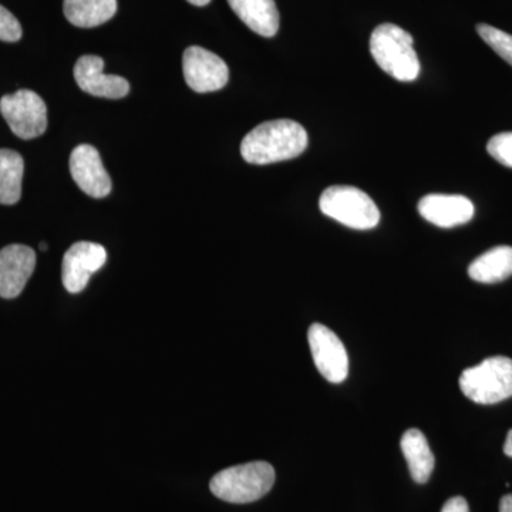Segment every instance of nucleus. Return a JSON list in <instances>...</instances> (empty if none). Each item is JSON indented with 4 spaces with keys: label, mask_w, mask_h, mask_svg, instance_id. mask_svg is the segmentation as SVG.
Returning a JSON list of instances; mask_svg holds the SVG:
<instances>
[{
    "label": "nucleus",
    "mask_w": 512,
    "mask_h": 512,
    "mask_svg": "<svg viewBox=\"0 0 512 512\" xmlns=\"http://www.w3.org/2000/svg\"><path fill=\"white\" fill-rule=\"evenodd\" d=\"M424 220L440 228H453L473 220L474 205L463 195L431 194L419 202Z\"/></svg>",
    "instance_id": "13"
},
{
    "label": "nucleus",
    "mask_w": 512,
    "mask_h": 512,
    "mask_svg": "<svg viewBox=\"0 0 512 512\" xmlns=\"http://www.w3.org/2000/svg\"><path fill=\"white\" fill-rule=\"evenodd\" d=\"M441 512H470L467 501L463 497L450 498L441 508Z\"/></svg>",
    "instance_id": "22"
},
{
    "label": "nucleus",
    "mask_w": 512,
    "mask_h": 512,
    "mask_svg": "<svg viewBox=\"0 0 512 512\" xmlns=\"http://www.w3.org/2000/svg\"><path fill=\"white\" fill-rule=\"evenodd\" d=\"M308 141V133L296 121H266L245 136L241 154L249 164H274L301 156Z\"/></svg>",
    "instance_id": "1"
},
{
    "label": "nucleus",
    "mask_w": 512,
    "mask_h": 512,
    "mask_svg": "<svg viewBox=\"0 0 512 512\" xmlns=\"http://www.w3.org/2000/svg\"><path fill=\"white\" fill-rule=\"evenodd\" d=\"M487 150L498 163L512 168V133H500L491 138Z\"/></svg>",
    "instance_id": "20"
},
{
    "label": "nucleus",
    "mask_w": 512,
    "mask_h": 512,
    "mask_svg": "<svg viewBox=\"0 0 512 512\" xmlns=\"http://www.w3.org/2000/svg\"><path fill=\"white\" fill-rule=\"evenodd\" d=\"M370 53L380 69L399 82H414L420 74V60L413 36L392 23H383L370 36Z\"/></svg>",
    "instance_id": "2"
},
{
    "label": "nucleus",
    "mask_w": 512,
    "mask_h": 512,
    "mask_svg": "<svg viewBox=\"0 0 512 512\" xmlns=\"http://www.w3.org/2000/svg\"><path fill=\"white\" fill-rule=\"evenodd\" d=\"M36 254L26 245H9L0 251V298H18L33 275Z\"/></svg>",
    "instance_id": "12"
},
{
    "label": "nucleus",
    "mask_w": 512,
    "mask_h": 512,
    "mask_svg": "<svg viewBox=\"0 0 512 512\" xmlns=\"http://www.w3.org/2000/svg\"><path fill=\"white\" fill-rule=\"evenodd\" d=\"M104 60L99 56L86 55L74 66V79L84 93L103 99H123L130 93V84L120 76L104 74Z\"/></svg>",
    "instance_id": "11"
},
{
    "label": "nucleus",
    "mask_w": 512,
    "mask_h": 512,
    "mask_svg": "<svg viewBox=\"0 0 512 512\" xmlns=\"http://www.w3.org/2000/svg\"><path fill=\"white\" fill-rule=\"evenodd\" d=\"M320 211L353 229H372L380 221V211L375 201L356 187L335 185L323 191L319 201Z\"/></svg>",
    "instance_id": "5"
},
{
    "label": "nucleus",
    "mask_w": 512,
    "mask_h": 512,
    "mask_svg": "<svg viewBox=\"0 0 512 512\" xmlns=\"http://www.w3.org/2000/svg\"><path fill=\"white\" fill-rule=\"evenodd\" d=\"M22 37V26L19 20L0 5V40L2 42L15 43Z\"/></svg>",
    "instance_id": "21"
},
{
    "label": "nucleus",
    "mask_w": 512,
    "mask_h": 512,
    "mask_svg": "<svg viewBox=\"0 0 512 512\" xmlns=\"http://www.w3.org/2000/svg\"><path fill=\"white\" fill-rule=\"evenodd\" d=\"M25 161L16 151L0 148V204L13 205L22 197Z\"/></svg>",
    "instance_id": "18"
},
{
    "label": "nucleus",
    "mask_w": 512,
    "mask_h": 512,
    "mask_svg": "<svg viewBox=\"0 0 512 512\" xmlns=\"http://www.w3.org/2000/svg\"><path fill=\"white\" fill-rule=\"evenodd\" d=\"M187 2H190L191 5L194 6H207L208 3L211 2V0H187Z\"/></svg>",
    "instance_id": "25"
},
{
    "label": "nucleus",
    "mask_w": 512,
    "mask_h": 512,
    "mask_svg": "<svg viewBox=\"0 0 512 512\" xmlns=\"http://www.w3.org/2000/svg\"><path fill=\"white\" fill-rule=\"evenodd\" d=\"M64 16L77 28H96L117 12V0H64Z\"/></svg>",
    "instance_id": "16"
},
{
    "label": "nucleus",
    "mask_w": 512,
    "mask_h": 512,
    "mask_svg": "<svg viewBox=\"0 0 512 512\" xmlns=\"http://www.w3.org/2000/svg\"><path fill=\"white\" fill-rule=\"evenodd\" d=\"M313 362L320 375L330 383L345 382L349 375V357L345 345L333 330L313 323L308 332Z\"/></svg>",
    "instance_id": "7"
},
{
    "label": "nucleus",
    "mask_w": 512,
    "mask_h": 512,
    "mask_svg": "<svg viewBox=\"0 0 512 512\" xmlns=\"http://www.w3.org/2000/svg\"><path fill=\"white\" fill-rule=\"evenodd\" d=\"M500 512H512V494L504 495L501 498Z\"/></svg>",
    "instance_id": "23"
},
{
    "label": "nucleus",
    "mask_w": 512,
    "mask_h": 512,
    "mask_svg": "<svg viewBox=\"0 0 512 512\" xmlns=\"http://www.w3.org/2000/svg\"><path fill=\"white\" fill-rule=\"evenodd\" d=\"M183 72L188 87L197 93L218 92L227 86L229 80L227 63L200 46H191L185 50Z\"/></svg>",
    "instance_id": "8"
},
{
    "label": "nucleus",
    "mask_w": 512,
    "mask_h": 512,
    "mask_svg": "<svg viewBox=\"0 0 512 512\" xmlns=\"http://www.w3.org/2000/svg\"><path fill=\"white\" fill-rule=\"evenodd\" d=\"M245 25L264 37H274L279 30V12L275 0H228Z\"/></svg>",
    "instance_id": "14"
},
{
    "label": "nucleus",
    "mask_w": 512,
    "mask_h": 512,
    "mask_svg": "<svg viewBox=\"0 0 512 512\" xmlns=\"http://www.w3.org/2000/svg\"><path fill=\"white\" fill-rule=\"evenodd\" d=\"M400 447L409 464L413 480L417 484H426L433 474L434 463H436L426 436L417 429L407 430L400 441Z\"/></svg>",
    "instance_id": "15"
},
{
    "label": "nucleus",
    "mask_w": 512,
    "mask_h": 512,
    "mask_svg": "<svg viewBox=\"0 0 512 512\" xmlns=\"http://www.w3.org/2000/svg\"><path fill=\"white\" fill-rule=\"evenodd\" d=\"M468 275L480 284H497L512 276V248L495 247L478 256L468 268Z\"/></svg>",
    "instance_id": "17"
},
{
    "label": "nucleus",
    "mask_w": 512,
    "mask_h": 512,
    "mask_svg": "<svg viewBox=\"0 0 512 512\" xmlns=\"http://www.w3.org/2000/svg\"><path fill=\"white\" fill-rule=\"evenodd\" d=\"M460 389L467 399L478 404H495L512 396V360L488 357L480 365L464 370Z\"/></svg>",
    "instance_id": "4"
},
{
    "label": "nucleus",
    "mask_w": 512,
    "mask_h": 512,
    "mask_svg": "<svg viewBox=\"0 0 512 512\" xmlns=\"http://www.w3.org/2000/svg\"><path fill=\"white\" fill-rule=\"evenodd\" d=\"M40 249H42V251H47V244H45V242H42V244L39 245Z\"/></svg>",
    "instance_id": "26"
},
{
    "label": "nucleus",
    "mask_w": 512,
    "mask_h": 512,
    "mask_svg": "<svg viewBox=\"0 0 512 512\" xmlns=\"http://www.w3.org/2000/svg\"><path fill=\"white\" fill-rule=\"evenodd\" d=\"M0 113L10 130L22 140L40 137L47 130V107L39 94L18 90L0 99Z\"/></svg>",
    "instance_id": "6"
},
{
    "label": "nucleus",
    "mask_w": 512,
    "mask_h": 512,
    "mask_svg": "<svg viewBox=\"0 0 512 512\" xmlns=\"http://www.w3.org/2000/svg\"><path fill=\"white\" fill-rule=\"evenodd\" d=\"M275 484L274 467L265 461L225 468L212 477L211 493L232 504H248L261 500Z\"/></svg>",
    "instance_id": "3"
},
{
    "label": "nucleus",
    "mask_w": 512,
    "mask_h": 512,
    "mask_svg": "<svg viewBox=\"0 0 512 512\" xmlns=\"http://www.w3.org/2000/svg\"><path fill=\"white\" fill-rule=\"evenodd\" d=\"M70 173L77 187L92 198H104L111 192V178L101 163L99 151L82 144L70 156Z\"/></svg>",
    "instance_id": "10"
},
{
    "label": "nucleus",
    "mask_w": 512,
    "mask_h": 512,
    "mask_svg": "<svg viewBox=\"0 0 512 512\" xmlns=\"http://www.w3.org/2000/svg\"><path fill=\"white\" fill-rule=\"evenodd\" d=\"M107 252L94 242H77L67 249L63 258L62 279L64 288L70 293L86 289L90 278L106 265Z\"/></svg>",
    "instance_id": "9"
},
{
    "label": "nucleus",
    "mask_w": 512,
    "mask_h": 512,
    "mask_svg": "<svg viewBox=\"0 0 512 512\" xmlns=\"http://www.w3.org/2000/svg\"><path fill=\"white\" fill-rule=\"evenodd\" d=\"M504 453L505 456L512 457V430H510V433H508L507 436V440H505Z\"/></svg>",
    "instance_id": "24"
},
{
    "label": "nucleus",
    "mask_w": 512,
    "mask_h": 512,
    "mask_svg": "<svg viewBox=\"0 0 512 512\" xmlns=\"http://www.w3.org/2000/svg\"><path fill=\"white\" fill-rule=\"evenodd\" d=\"M478 35L487 43L498 56L503 57L505 62L512 66V36L494 26L480 23L477 26Z\"/></svg>",
    "instance_id": "19"
}]
</instances>
